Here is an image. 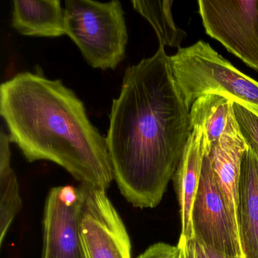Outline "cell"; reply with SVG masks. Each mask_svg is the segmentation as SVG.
Instances as JSON below:
<instances>
[{
	"label": "cell",
	"instance_id": "6da1fadb",
	"mask_svg": "<svg viewBox=\"0 0 258 258\" xmlns=\"http://www.w3.org/2000/svg\"><path fill=\"white\" fill-rule=\"evenodd\" d=\"M164 46L124 72L106 140L114 179L134 207L161 202L192 131Z\"/></svg>",
	"mask_w": 258,
	"mask_h": 258
},
{
	"label": "cell",
	"instance_id": "7a4b0ae2",
	"mask_svg": "<svg viewBox=\"0 0 258 258\" xmlns=\"http://www.w3.org/2000/svg\"><path fill=\"white\" fill-rule=\"evenodd\" d=\"M0 114L10 143L29 162L52 161L81 184L109 187L114 174L106 140L62 81L41 70L17 74L0 86Z\"/></svg>",
	"mask_w": 258,
	"mask_h": 258
},
{
	"label": "cell",
	"instance_id": "3957f363",
	"mask_svg": "<svg viewBox=\"0 0 258 258\" xmlns=\"http://www.w3.org/2000/svg\"><path fill=\"white\" fill-rule=\"evenodd\" d=\"M178 87L188 108L201 96L217 94L244 107L258 117V82L199 40L170 56Z\"/></svg>",
	"mask_w": 258,
	"mask_h": 258
},
{
	"label": "cell",
	"instance_id": "277c9868",
	"mask_svg": "<svg viewBox=\"0 0 258 258\" xmlns=\"http://www.w3.org/2000/svg\"><path fill=\"white\" fill-rule=\"evenodd\" d=\"M66 35L93 69L114 70L124 59L128 42L124 12L117 0H66Z\"/></svg>",
	"mask_w": 258,
	"mask_h": 258
},
{
	"label": "cell",
	"instance_id": "5b68a950",
	"mask_svg": "<svg viewBox=\"0 0 258 258\" xmlns=\"http://www.w3.org/2000/svg\"><path fill=\"white\" fill-rule=\"evenodd\" d=\"M205 32L258 72V0H199Z\"/></svg>",
	"mask_w": 258,
	"mask_h": 258
},
{
	"label": "cell",
	"instance_id": "8992f818",
	"mask_svg": "<svg viewBox=\"0 0 258 258\" xmlns=\"http://www.w3.org/2000/svg\"><path fill=\"white\" fill-rule=\"evenodd\" d=\"M191 224L196 241L223 254L244 257L236 218L228 206L206 153L193 203Z\"/></svg>",
	"mask_w": 258,
	"mask_h": 258
},
{
	"label": "cell",
	"instance_id": "52a82bcc",
	"mask_svg": "<svg viewBox=\"0 0 258 258\" xmlns=\"http://www.w3.org/2000/svg\"><path fill=\"white\" fill-rule=\"evenodd\" d=\"M80 232L87 258H131L129 235L103 188L80 184Z\"/></svg>",
	"mask_w": 258,
	"mask_h": 258
},
{
	"label": "cell",
	"instance_id": "ba28073f",
	"mask_svg": "<svg viewBox=\"0 0 258 258\" xmlns=\"http://www.w3.org/2000/svg\"><path fill=\"white\" fill-rule=\"evenodd\" d=\"M79 186L54 187L46 199L42 258H87L80 232Z\"/></svg>",
	"mask_w": 258,
	"mask_h": 258
},
{
	"label": "cell",
	"instance_id": "9c48e42d",
	"mask_svg": "<svg viewBox=\"0 0 258 258\" xmlns=\"http://www.w3.org/2000/svg\"><path fill=\"white\" fill-rule=\"evenodd\" d=\"M237 226L244 258H258V158L247 146L238 188Z\"/></svg>",
	"mask_w": 258,
	"mask_h": 258
},
{
	"label": "cell",
	"instance_id": "30bf717a",
	"mask_svg": "<svg viewBox=\"0 0 258 258\" xmlns=\"http://www.w3.org/2000/svg\"><path fill=\"white\" fill-rule=\"evenodd\" d=\"M204 155L203 131L199 126H193L172 179L179 204L182 224L179 239L184 241L194 238L191 211L200 182Z\"/></svg>",
	"mask_w": 258,
	"mask_h": 258
},
{
	"label": "cell",
	"instance_id": "8fae6325",
	"mask_svg": "<svg viewBox=\"0 0 258 258\" xmlns=\"http://www.w3.org/2000/svg\"><path fill=\"white\" fill-rule=\"evenodd\" d=\"M12 27L28 37L66 35L64 10L59 0H15Z\"/></svg>",
	"mask_w": 258,
	"mask_h": 258
},
{
	"label": "cell",
	"instance_id": "7c38bea8",
	"mask_svg": "<svg viewBox=\"0 0 258 258\" xmlns=\"http://www.w3.org/2000/svg\"><path fill=\"white\" fill-rule=\"evenodd\" d=\"M234 102L217 94H206L196 99L190 108L191 126L203 131L204 152L208 153L226 134L240 132Z\"/></svg>",
	"mask_w": 258,
	"mask_h": 258
},
{
	"label": "cell",
	"instance_id": "4fadbf2b",
	"mask_svg": "<svg viewBox=\"0 0 258 258\" xmlns=\"http://www.w3.org/2000/svg\"><path fill=\"white\" fill-rule=\"evenodd\" d=\"M247 145L241 132L226 134L208 154L228 206L236 218L238 188L243 155Z\"/></svg>",
	"mask_w": 258,
	"mask_h": 258
},
{
	"label": "cell",
	"instance_id": "5bb4252c",
	"mask_svg": "<svg viewBox=\"0 0 258 258\" xmlns=\"http://www.w3.org/2000/svg\"><path fill=\"white\" fill-rule=\"evenodd\" d=\"M10 140L4 130L0 133V243L22 208V199L16 173L11 167Z\"/></svg>",
	"mask_w": 258,
	"mask_h": 258
},
{
	"label": "cell",
	"instance_id": "9a60e30c",
	"mask_svg": "<svg viewBox=\"0 0 258 258\" xmlns=\"http://www.w3.org/2000/svg\"><path fill=\"white\" fill-rule=\"evenodd\" d=\"M134 10L152 25L159 44L179 49L186 33L178 28L172 14L173 0H143L131 1Z\"/></svg>",
	"mask_w": 258,
	"mask_h": 258
},
{
	"label": "cell",
	"instance_id": "2e32d148",
	"mask_svg": "<svg viewBox=\"0 0 258 258\" xmlns=\"http://www.w3.org/2000/svg\"><path fill=\"white\" fill-rule=\"evenodd\" d=\"M233 108L241 136L258 158V117L238 104Z\"/></svg>",
	"mask_w": 258,
	"mask_h": 258
},
{
	"label": "cell",
	"instance_id": "e0dca14e",
	"mask_svg": "<svg viewBox=\"0 0 258 258\" xmlns=\"http://www.w3.org/2000/svg\"><path fill=\"white\" fill-rule=\"evenodd\" d=\"M137 258H182V250L178 244L159 242L152 244Z\"/></svg>",
	"mask_w": 258,
	"mask_h": 258
},
{
	"label": "cell",
	"instance_id": "ac0fdd59",
	"mask_svg": "<svg viewBox=\"0 0 258 258\" xmlns=\"http://www.w3.org/2000/svg\"><path fill=\"white\" fill-rule=\"evenodd\" d=\"M179 243L185 245L196 258H244L242 256H231L223 254L199 242L194 238L189 241L179 239Z\"/></svg>",
	"mask_w": 258,
	"mask_h": 258
},
{
	"label": "cell",
	"instance_id": "d6986e66",
	"mask_svg": "<svg viewBox=\"0 0 258 258\" xmlns=\"http://www.w3.org/2000/svg\"><path fill=\"white\" fill-rule=\"evenodd\" d=\"M178 245L179 246L181 250H182V258H196L185 245L181 244V243H178Z\"/></svg>",
	"mask_w": 258,
	"mask_h": 258
}]
</instances>
